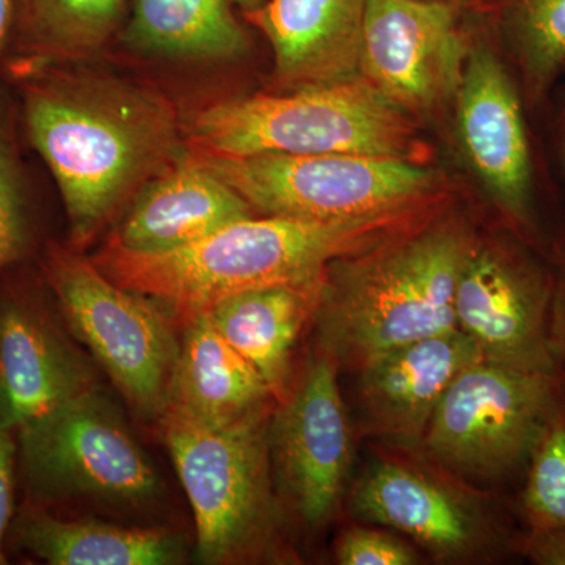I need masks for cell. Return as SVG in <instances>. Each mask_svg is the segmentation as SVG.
<instances>
[{
  "instance_id": "32",
  "label": "cell",
  "mask_w": 565,
  "mask_h": 565,
  "mask_svg": "<svg viewBox=\"0 0 565 565\" xmlns=\"http://www.w3.org/2000/svg\"><path fill=\"white\" fill-rule=\"evenodd\" d=\"M266 0H232L233 6L239 7L243 13L259 9Z\"/></svg>"
},
{
  "instance_id": "3",
  "label": "cell",
  "mask_w": 565,
  "mask_h": 565,
  "mask_svg": "<svg viewBox=\"0 0 565 565\" xmlns=\"http://www.w3.org/2000/svg\"><path fill=\"white\" fill-rule=\"evenodd\" d=\"M478 245L470 223L445 217L330 264L315 316L321 351L360 371L401 345L459 329L457 285Z\"/></svg>"
},
{
  "instance_id": "15",
  "label": "cell",
  "mask_w": 565,
  "mask_h": 565,
  "mask_svg": "<svg viewBox=\"0 0 565 565\" xmlns=\"http://www.w3.org/2000/svg\"><path fill=\"white\" fill-rule=\"evenodd\" d=\"M479 362L478 344L460 329L393 349L360 370L364 418L394 444L422 446L449 386Z\"/></svg>"
},
{
  "instance_id": "12",
  "label": "cell",
  "mask_w": 565,
  "mask_h": 565,
  "mask_svg": "<svg viewBox=\"0 0 565 565\" xmlns=\"http://www.w3.org/2000/svg\"><path fill=\"white\" fill-rule=\"evenodd\" d=\"M337 371L332 356L319 352L270 416L274 479L311 527L337 511L352 462V429Z\"/></svg>"
},
{
  "instance_id": "10",
  "label": "cell",
  "mask_w": 565,
  "mask_h": 565,
  "mask_svg": "<svg viewBox=\"0 0 565 565\" xmlns=\"http://www.w3.org/2000/svg\"><path fill=\"white\" fill-rule=\"evenodd\" d=\"M553 267L512 237L481 241L456 291V321L484 362L557 374Z\"/></svg>"
},
{
  "instance_id": "23",
  "label": "cell",
  "mask_w": 565,
  "mask_h": 565,
  "mask_svg": "<svg viewBox=\"0 0 565 565\" xmlns=\"http://www.w3.org/2000/svg\"><path fill=\"white\" fill-rule=\"evenodd\" d=\"M126 17L128 0H17L11 40L33 66L87 61Z\"/></svg>"
},
{
  "instance_id": "31",
  "label": "cell",
  "mask_w": 565,
  "mask_h": 565,
  "mask_svg": "<svg viewBox=\"0 0 565 565\" xmlns=\"http://www.w3.org/2000/svg\"><path fill=\"white\" fill-rule=\"evenodd\" d=\"M14 9L17 0H0V52L13 33Z\"/></svg>"
},
{
  "instance_id": "19",
  "label": "cell",
  "mask_w": 565,
  "mask_h": 565,
  "mask_svg": "<svg viewBox=\"0 0 565 565\" xmlns=\"http://www.w3.org/2000/svg\"><path fill=\"white\" fill-rule=\"evenodd\" d=\"M185 323L162 414L206 426H226L273 411L277 401L269 386L223 340L210 319L199 315Z\"/></svg>"
},
{
  "instance_id": "2",
  "label": "cell",
  "mask_w": 565,
  "mask_h": 565,
  "mask_svg": "<svg viewBox=\"0 0 565 565\" xmlns=\"http://www.w3.org/2000/svg\"><path fill=\"white\" fill-rule=\"evenodd\" d=\"M416 212L338 222L252 217L178 250L137 253L107 243L90 259L111 281L189 321L234 294L318 285L330 264L404 232Z\"/></svg>"
},
{
  "instance_id": "7",
  "label": "cell",
  "mask_w": 565,
  "mask_h": 565,
  "mask_svg": "<svg viewBox=\"0 0 565 565\" xmlns=\"http://www.w3.org/2000/svg\"><path fill=\"white\" fill-rule=\"evenodd\" d=\"M564 399L559 375L479 362L449 386L422 446L451 473L504 481L525 473Z\"/></svg>"
},
{
  "instance_id": "14",
  "label": "cell",
  "mask_w": 565,
  "mask_h": 565,
  "mask_svg": "<svg viewBox=\"0 0 565 565\" xmlns=\"http://www.w3.org/2000/svg\"><path fill=\"white\" fill-rule=\"evenodd\" d=\"M353 514L411 535L440 559H468L508 546L487 509L435 476L394 460L375 462L352 492Z\"/></svg>"
},
{
  "instance_id": "22",
  "label": "cell",
  "mask_w": 565,
  "mask_h": 565,
  "mask_svg": "<svg viewBox=\"0 0 565 565\" xmlns=\"http://www.w3.org/2000/svg\"><path fill=\"white\" fill-rule=\"evenodd\" d=\"M232 0H131L121 40L129 50L184 62H232L250 50Z\"/></svg>"
},
{
  "instance_id": "5",
  "label": "cell",
  "mask_w": 565,
  "mask_h": 565,
  "mask_svg": "<svg viewBox=\"0 0 565 565\" xmlns=\"http://www.w3.org/2000/svg\"><path fill=\"white\" fill-rule=\"evenodd\" d=\"M273 412L226 426L159 416L195 515L196 555L204 564L250 563L280 548L269 448Z\"/></svg>"
},
{
  "instance_id": "30",
  "label": "cell",
  "mask_w": 565,
  "mask_h": 565,
  "mask_svg": "<svg viewBox=\"0 0 565 565\" xmlns=\"http://www.w3.org/2000/svg\"><path fill=\"white\" fill-rule=\"evenodd\" d=\"M553 341H555L557 374L563 382L565 393V247L557 252L553 263Z\"/></svg>"
},
{
  "instance_id": "26",
  "label": "cell",
  "mask_w": 565,
  "mask_h": 565,
  "mask_svg": "<svg viewBox=\"0 0 565 565\" xmlns=\"http://www.w3.org/2000/svg\"><path fill=\"white\" fill-rule=\"evenodd\" d=\"M29 243L28 214L17 158L0 118V270L18 262Z\"/></svg>"
},
{
  "instance_id": "4",
  "label": "cell",
  "mask_w": 565,
  "mask_h": 565,
  "mask_svg": "<svg viewBox=\"0 0 565 565\" xmlns=\"http://www.w3.org/2000/svg\"><path fill=\"white\" fill-rule=\"evenodd\" d=\"M195 150L225 156L360 154L426 161L415 117L362 77L226 99L192 118Z\"/></svg>"
},
{
  "instance_id": "33",
  "label": "cell",
  "mask_w": 565,
  "mask_h": 565,
  "mask_svg": "<svg viewBox=\"0 0 565 565\" xmlns=\"http://www.w3.org/2000/svg\"><path fill=\"white\" fill-rule=\"evenodd\" d=\"M444 2L455 3V6H459V3L468 2V0H444Z\"/></svg>"
},
{
  "instance_id": "6",
  "label": "cell",
  "mask_w": 565,
  "mask_h": 565,
  "mask_svg": "<svg viewBox=\"0 0 565 565\" xmlns=\"http://www.w3.org/2000/svg\"><path fill=\"white\" fill-rule=\"evenodd\" d=\"M255 207L277 217L338 222L419 210L440 178L422 162L360 154L225 156L193 150Z\"/></svg>"
},
{
  "instance_id": "28",
  "label": "cell",
  "mask_w": 565,
  "mask_h": 565,
  "mask_svg": "<svg viewBox=\"0 0 565 565\" xmlns=\"http://www.w3.org/2000/svg\"><path fill=\"white\" fill-rule=\"evenodd\" d=\"M13 429L0 423V565L9 563L6 555V535L13 515L14 459L17 445Z\"/></svg>"
},
{
  "instance_id": "8",
  "label": "cell",
  "mask_w": 565,
  "mask_h": 565,
  "mask_svg": "<svg viewBox=\"0 0 565 565\" xmlns=\"http://www.w3.org/2000/svg\"><path fill=\"white\" fill-rule=\"evenodd\" d=\"M18 433L22 470L39 498L140 505L162 492L151 460L96 386L24 424Z\"/></svg>"
},
{
  "instance_id": "21",
  "label": "cell",
  "mask_w": 565,
  "mask_h": 565,
  "mask_svg": "<svg viewBox=\"0 0 565 565\" xmlns=\"http://www.w3.org/2000/svg\"><path fill=\"white\" fill-rule=\"evenodd\" d=\"M18 544L51 565H173L184 544L161 527H125L95 520H63L29 508L14 523Z\"/></svg>"
},
{
  "instance_id": "18",
  "label": "cell",
  "mask_w": 565,
  "mask_h": 565,
  "mask_svg": "<svg viewBox=\"0 0 565 565\" xmlns=\"http://www.w3.org/2000/svg\"><path fill=\"white\" fill-rule=\"evenodd\" d=\"M255 207L192 151L132 200L109 243L137 253H166L206 239L232 223L255 217Z\"/></svg>"
},
{
  "instance_id": "13",
  "label": "cell",
  "mask_w": 565,
  "mask_h": 565,
  "mask_svg": "<svg viewBox=\"0 0 565 565\" xmlns=\"http://www.w3.org/2000/svg\"><path fill=\"white\" fill-rule=\"evenodd\" d=\"M455 106L457 139L476 180L520 236H534L533 156L522 99L487 41H470Z\"/></svg>"
},
{
  "instance_id": "24",
  "label": "cell",
  "mask_w": 565,
  "mask_h": 565,
  "mask_svg": "<svg viewBox=\"0 0 565 565\" xmlns=\"http://www.w3.org/2000/svg\"><path fill=\"white\" fill-rule=\"evenodd\" d=\"M500 29L531 103L565 66V0H504Z\"/></svg>"
},
{
  "instance_id": "27",
  "label": "cell",
  "mask_w": 565,
  "mask_h": 565,
  "mask_svg": "<svg viewBox=\"0 0 565 565\" xmlns=\"http://www.w3.org/2000/svg\"><path fill=\"white\" fill-rule=\"evenodd\" d=\"M337 561L341 565H414L418 555L393 535L352 527L338 542Z\"/></svg>"
},
{
  "instance_id": "1",
  "label": "cell",
  "mask_w": 565,
  "mask_h": 565,
  "mask_svg": "<svg viewBox=\"0 0 565 565\" xmlns=\"http://www.w3.org/2000/svg\"><path fill=\"white\" fill-rule=\"evenodd\" d=\"M24 110L77 245L90 243L189 151L177 106L163 93L115 74L40 70L25 90Z\"/></svg>"
},
{
  "instance_id": "11",
  "label": "cell",
  "mask_w": 565,
  "mask_h": 565,
  "mask_svg": "<svg viewBox=\"0 0 565 565\" xmlns=\"http://www.w3.org/2000/svg\"><path fill=\"white\" fill-rule=\"evenodd\" d=\"M444 0H367L359 76L411 114L455 103L470 41Z\"/></svg>"
},
{
  "instance_id": "34",
  "label": "cell",
  "mask_w": 565,
  "mask_h": 565,
  "mask_svg": "<svg viewBox=\"0 0 565 565\" xmlns=\"http://www.w3.org/2000/svg\"><path fill=\"white\" fill-rule=\"evenodd\" d=\"M563 163H564V169H565V136H564V141H563Z\"/></svg>"
},
{
  "instance_id": "25",
  "label": "cell",
  "mask_w": 565,
  "mask_h": 565,
  "mask_svg": "<svg viewBox=\"0 0 565 565\" xmlns=\"http://www.w3.org/2000/svg\"><path fill=\"white\" fill-rule=\"evenodd\" d=\"M523 476L520 512L526 530L565 526V399Z\"/></svg>"
},
{
  "instance_id": "9",
  "label": "cell",
  "mask_w": 565,
  "mask_h": 565,
  "mask_svg": "<svg viewBox=\"0 0 565 565\" xmlns=\"http://www.w3.org/2000/svg\"><path fill=\"white\" fill-rule=\"evenodd\" d=\"M46 274L74 334L134 407L161 416L180 340L150 297L129 291L68 248H51Z\"/></svg>"
},
{
  "instance_id": "29",
  "label": "cell",
  "mask_w": 565,
  "mask_h": 565,
  "mask_svg": "<svg viewBox=\"0 0 565 565\" xmlns=\"http://www.w3.org/2000/svg\"><path fill=\"white\" fill-rule=\"evenodd\" d=\"M514 550L533 564L565 565V526L526 530L515 539Z\"/></svg>"
},
{
  "instance_id": "16",
  "label": "cell",
  "mask_w": 565,
  "mask_h": 565,
  "mask_svg": "<svg viewBox=\"0 0 565 565\" xmlns=\"http://www.w3.org/2000/svg\"><path fill=\"white\" fill-rule=\"evenodd\" d=\"M367 0H266L244 13L269 41L274 79L285 90L359 77Z\"/></svg>"
},
{
  "instance_id": "17",
  "label": "cell",
  "mask_w": 565,
  "mask_h": 565,
  "mask_svg": "<svg viewBox=\"0 0 565 565\" xmlns=\"http://www.w3.org/2000/svg\"><path fill=\"white\" fill-rule=\"evenodd\" d=\"M90 366L41 308L0 305V423L18 430L95 388Z\"/></svg>"
},
{
  "instance_id": "20",
  "label": "cell",
  "mask_w": 565,
  "mask_h": 565,
  "mask_svg": "<svg viewBox=\"0 0 565 565\" xmlns=\"http://www.w3.org/2000/svg\"><path fill=\"white\" fill-rule=\"evenodd\" d=\"M322 282L269 286L226 297L206 313L212 327L264 379L275 401L291 392L292 351L318 310Z\"/></svg>"
}]
</instances>
